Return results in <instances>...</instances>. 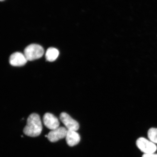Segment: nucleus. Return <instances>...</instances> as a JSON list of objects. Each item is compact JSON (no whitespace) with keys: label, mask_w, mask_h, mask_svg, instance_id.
<instances>
[{"label":"nucleus","mask_w":157,"mask_h":157,"mask_svg":"<svg viewBox=\"0 0 157 157\" xmlns=\"http://www.w3.org/2000/svg\"><path fill=\"white\" fill-rule=\"evenodd\" d=\"M42 130V125L40 117L36 113L31 114L27 119L23 132L27 136L35 137L39 136Z\"/></svg>","instance_id":"nucleus-1"},{"label":"nucleus","mask_w":157,"mask_h":157,"mask_svg":"<svg viewBox=\"0 0 157 157\" xmlns=\"http://www.w3.org/2000/svg\"><path fill=\"white\" fill-rule=\"evenodd\" d=\"M44 53V49L39 44L29 45L25 48L24 55L27 60L33 61L41 58Z\"/></svg>","instance_id":"nucleus-2"},{"label":"nucleus","mask_w":157,"mask_h":157,"mask_svg":"<svg viewBox=\"0 0 157 157\" xmlns=\"http://www.w3.org/2000/svg\"><path fill=\"white\" fill-rule=\"evenodd\" d=\"M136 144L139 150L144 154H154L157 149L155 143L144 137H141L137 139Z\"/></svg>","instance_id":"nucleus-3"},{"label":"nucleus","mask_w":157,"mask_h":157,"mask_svg":"<svg viewBox=\"0 0 157 157\" xmlns=\"http://www.w3.org/2000/svg\"><path fill=\"white\" fill-rule=\"evenodd\" d=\"M60 119L68 130L76 131L79 129V125L77 121L72 119L67 113H61Z\"/></svg>","instance_id":"nucleus-4"},{"label":"nucleus","mask_w":157,"mask_h":157,"mask_svg":"<svg viewBox=\"0 0 157 157\" xmlns=\"http://www.w3.org/2000/svg\"><path fill=\"white\" fill-rule=\"evenodd\" d=\"M67 129L64 127H59L58 128L51 130L47 135V138L52 142H57L66 137Z\"/></svg>","instance_id":"nucleus-5"},{"label":"nucleus","mask_w":157,"mask_h":157,"mask_svg":"<svg viewBox=\"0 0 157 157\" xmlns=\"http://www.w3.org/2000/svg\"><path fill=\"white\" fill-rule=\"evenodd\" d=\"M43 121L45 126L51 130L59 127L60 122L58 119L52 113H45L43 117Z\"/></svg>","instance_id":"nucleus-6"},{"label":"nucleus","mask_w":157,"mask_h":157,"mask_svg":"<svg viewBox=\"0 0 157 157\" xmlns=\"http://www.w3.org/2000/svg\"><path fill=\"white\" fill-rule=\"evenodd\" d=\"M28 60L24 54L20 52H16L10 56L9 62L11 65L15 67H20L25 65Z\"/></svg>","instance_id":"nucleus-7"},{"label":"nucleus","mask_w":157,"mask_h":157,"mask_svg":"<svg viewBox=\"0 0 157 157\" xmlns=\"http://www.w3.org/2000/svg\"><path fill=\"white\" fill-rule=\"evenodd\" d=\"M65 138L67 143L70 147L76 146L80 140L79 134L74 131L68 130Z\"/></svg>","instance_id":"nucleus-8"},{"label":"nucleus","mask_w":157,"mask_h":157,"mask_svg":"<svg viewBox=\"0 0 157 157\" xmlns=\"http://www.w3.org/2000/svg\"><path fill=\"white\" fill-rule=\"evenodd\" d=\"M59 54V52L58 49L54 48H50L47 50L45 54V57L48 61L52 62L56 59Z\"/></svg>","instance_id":"nucleus-9"},{"label":"nucleus","mask_w":157,"mask_h":157,"mask_svg":"<svg viewBox=\"0 0 157 157\" xmlns=\"http://www.w3.org/2000/svg\"><path fill=\"white\" fill-rule=\"evenodd\" d=\"M148 138L154 143H157V128H152L148 132Z\"/></svg>","instance_id":"nucleus-10"},{"label":"nucleus","mask_w":157,"mask_h":157,"mask_svg":"<svg viewBox=\"0 0 157 157\" xmlns=\"http://www.w3.org/2000/svg\"><path fill=\"white\" fill-rule=\"evenodd\" d=\"M142 157H157V154H144Z\"/></svg>","instance_id":"nucleus-11"},{"label":"nucleus","mask_w":157,"mask_h":157,"mask_svg":"<svg viewBox=\"0 0 157 157\" xmlns=\"http://www.w3.org/2000/svg\"><path fill=\"white\" fill-rule=\"evenodd\" d=\"M4 1V0H1V1Z\"/></svg>","instance_id":"nucleus-12"}]
</instances>
